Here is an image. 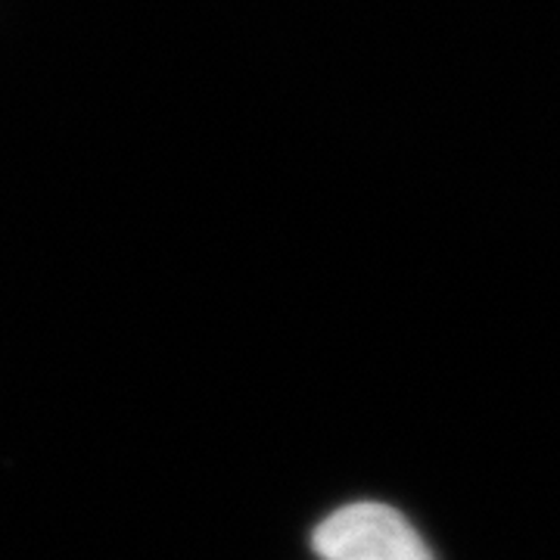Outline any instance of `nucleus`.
Segmentation results:
<instances>
[{"mask_svg":"<svg viewBox=\"0 0 560 560\" xmlns=\"http://www.w3.org/2000/svg\"><path fill=\"white\" fill-rule=\"evenodd\" d=\"M320 560H436L405 514L383 501H355L324 517L312 536Z\"/></svg>","mask_w":560,"mask_h":560,"instance_id":"f257e3e1","label":"nucleus"}]
</instances>
